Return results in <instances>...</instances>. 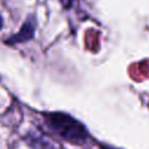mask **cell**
<instances>
[{"mask_svg":"<svg viewBox=\"0 0 149 149\" xmlns=\"http://www.w3.org/2000/svg\"><path fill=\"white\" fill-rule=\"evenodd\" d=\"M100 149H112V148H100Z\"/></svg>","mask_w":149,"mask_h":149,"instance_id":"obj_4","label":"cell"},{"mask_svg":"<svg viewBox=\"0 0 149 149\" xmlns=\"http://www.w3.org/2000/svg\"><path fill=\"white\" fill-rule=\"evenodd\" d=\"M43 119L45 125L55 134L72 144L80 146L85 143L90 136L85 125L68 113L49 112L43 114Z\"/></svg>","mask_w":149,"mask_h":149,"instance_id":"obj_1","label":"cell"},{"mask_svg":"<svg viewBox=\"0 0 149 149\" xmlns=\"http://www.w3.org/2000/svg\"><path fill=\"white\" fill-rule=\"evenodd\" d=\"M2 26H3V21H2V17H1V15H0V29L2 28Z\"/></svg>","mask_w":149,"mask_h":149,"instance_id":"obj_3","label":"cell"},{"mask_svg":"<svg viewBox=\"0 0 149 149\" xmlns=\"http://www.w3.org/2000/svg\"><path fill=\"white\" fill-rule=\"evenodd\" d=\"M35 28H36V21L34 19V16H29L24 21V23L21 26V29L16 34H14L9 38H7L5 41V43L9 44V45H14V44H17V43L27 42V41H29L34 37Z\"/></svg>","mask_w":149,"mask_h":149,"instance_id":"obj_2","label":"cell"}]
</instances>
